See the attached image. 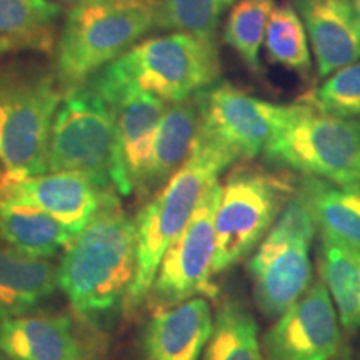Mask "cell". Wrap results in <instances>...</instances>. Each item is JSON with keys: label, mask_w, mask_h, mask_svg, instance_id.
Returning a JSON list of instances; mask_svg holds the SVG:
<instances>
[{"label": "cell", "mask_w": 360, "mask_h": 360, "mask_svg": "<svg viewBox=\"0 0 360 360\" xmlns=\"http://www.w3.org/2000/svg\"><path fill=\"white\" fill-rule=\"evenodd\" d=\"M137 270V220L107 202L64 249L58 285L80 321L102 330L125 310Z\"/></svg>", "instance_id": "1"}, {"label": "cell", "mask_w": 360, "mask_h": 360, "mask_svg": "<svg viewBox=\"0 0 360 360\" xmlns=\"http://www.w3.org/2000/svg\"><path fill=\"white\" fill-rule=\"evenodd\" d=\"M237 162L231 152L199 132L195 148L164 188L143 207L137 220V270L125 312L146 302L165 252L187 227L207 187Z\"/></svg>", "instance_id": "2"}, {"label": "cell", "mask_w": 360, "mask_h": 360, "mask_svg": "<svg viewBox=\"0 0 360 360\" xmlns=\"http://www.w3.org/2000/svg\"><path fill=\"white\" fill-rule=\"evenodd\" d=\"M155 27V0H96L69 8L53 70L62 87L84 84Z\"/></svg>", "instance_id": "3"}, {"label": "cell", "mask_w": 360, "mask_h": 360, "mask_svg": "<svg viewBox=\"0 0 360 360\" xmlns=\"http://www.w3.org/2000/svg\"><path fill=\"white\" fill-rule=\"evenodd\" d=\"M64 87L56 70L15 64L0 70V164L24 175L49 172L52 122Z\"/></svg>", "instance_id": "4"}, {"label": "cell", "mask_w": 360, "mask_h": 360, "mask_svg": "<svg viewBox=\"0 0 360 360\" xmlns=\"http://www.w3.org/2000/svg\"><path fill=\"white\" fill-rule=\"evenodd\" d=\"M264 157L305 177L360 186V119L328 115L310 103H294Z\"/></svg>", "instance_id": "5"}, {"label": "cell", "mask_w": 360, "mask_h": 360, "mask_svg": "<svg viewBox=\"0 0 360 360\" xmlns=\"http://www.w3.org/2000/svg\"><path fill=\"white\" fill-rule=\"evenodd\" d=\"M119 134L114 107L89 80L64 90L52 122L49 172H77L114 191Z\"/></svg>", "instance_id": "6"}, {"label": "cell", "mask_w": 360, "mask_h": 360, "mask_svg": "<svg viewBox=\"0 0 360 360\" xmlns=\"http://www.w3.org/2000/svg\"><path fill=\"white\" fill-rule=\"evenodd\" d=\"M103 69L122 82L172 103L217 82L220 57L215 40L174 32L134 45Z\"/></svg>", "instance_id": "7"}, {"label": "cell", "mask_w": 360, "mask_h": 360, "mask_svg": "<svg viewBox=\"0 0 360 360\" xmlns=\"http://www.w3.org/2000/svg\"><path fill=\"white\" fill-rule=\"evenodd\" d=\"M294 191L289 179L260 169H237L229 175L215 214L214 274L233 267L264 240Z\"/></svg>", "instance_id": "8"}, {"label": "cell", "mask_w": 360, "mask_h": 360, "mask_svg": "<svg viewBox=\"0 0 360 360\" xmlns=\"http://www.w3.org/2000/svg\"><path fill=\"white\" fill-rule=\"evenodd\" d=\"M222 193L219 180H214L202 195L187 227L165 252L150 290L146 297L148 310L172 309L193 297L217 295L210 282L215 255V214Z\"/></svg>", "instance_id": "9"}, {"label": "cell", "mask_w": 360, "mask_h": 360, "mask_svg": "<svg viewBox=\"0 0 360 360\" xmlns=\"http://www.w3.org/2000/svg\"><path fill=\"white\" fill-rule=\"evenodd\" d=\"M87 80L110 102L115 112L119 134L115 192L122 197L135 192L141 197L167 102L122 82L103 67Z\"/></svg>", "instance_id": "10"}, {"label": "cell", "mask_w": 360, "mask_h": 360, "mask_svg": "<svg viewBox=\"0 0 360 360\" xmlns=\"http://www.w3.org/2000/svg\"><path fill=\"white\" fill-rule=\"evenodd\" d=\"M199 101L200 134L231 152L237 160H250L264 154L292 109V105L252 97L227 82H215L200 90Z\"/></svg>", "instance_id": "11"}, {"label": "cell", "mask_w": 360, "mask_h": 360, "mask_svg": "<svg viewBox=\"0 0 360 360\" xmlns=\"http://www.w3.org/2000/svg\"><path fill=\"white\" fill-rule=\"evenodd\" d=\"M339 315L326 283L315 282L262 337L265 360H330L342 345Z\"/></svg>", "instance_id": "12"}, {"label": "cell", "mask_w": 360, "mask_h": 360, "mask_svg": "<svg viewBox=\"0 0 360 360\" xmlns=\"http://www.w3.org/2000/svg\"><path fill=\"white\" fill-rule=\"evenodd\" d=\"M114 197L119 193L98 187L77 172L24 175L6 169L0 179V200L39 207L67 225L75 236Z\"/></svg>", "instance_id": "13"}, {"label": "cell", "mask_w": 360, "mask_h": 360, "mask_svg": "<svg viewBox=\"0 0 360 360\" xmlns=\"http://www.w3.org/2000/svg\"><path fill=\"white\" fill-rule=\"evenodd\" d=\"M7 360H96L98 345L65 314H24L0 321Z\"/></svg>", "instance_id": "14"}, {"label": "cell", "mask_w": 360, "mask_h": 360, "mask_svg": "<svg viewBox=\"0 0 360 360\" xmlns=\"http://www.w3.org/2000/svg\"><path fill=\"white\" fill-rule=\"evenodd\" d=\"M257 309L267 317H278L309 290L312 262L309 245L264 238L249 260Z\"/></svg>", "instance_id": "15"}, {"label": "cell", "mask_w": 360, "mask_h": 360, "mask_svg": "<svg viewBox=\"0 0 360 360\" xmlns=\"http://www.w3.org/2000/svg\"><path fill=\"white\" fill-rule=\"evenodd\" d=\"M212 330V309L200 295L152 312L139 340L141 360H200Z\"/></svg>", "instance_id": "16"}, {"label": "cell", "mask_w": 360, "mask_h": 360, "mask_svg": "<svg viewBox=\"0 0 360 360\" xmlns=\"http://www.w3.org/2000/svg\"><path fill=\"white\" fill-rule=\"evenodd\" d=\"M307 29L319 75L360 60V19L349 0H292Z\"/></svg>", "instance_id": "17"}, {"label": "cell", "mask_w": 360, "mask_h": 360, "mask_svg": "<svg viewBox=\"0 0 360 360\" xmlns=\"http://www.w3.org/2000/svg\"><path fill=\"white\" fill-rule=\"evenodd\" d=\"M58 267L0 240V321L30 314L58 289Z\"/></svg>", "instance_id": "18"}, {"label": "cell", "mask_w": 360, "mask_h": 360, "mask_svg": "<svg viewBox=\"0 0 360 360\" xmlns=\"http://www.w3.org/2000/svg\"><path fill=\"white\" fill-rule=\"evenodd\" d=\"M200 122L199 94L172 102L165 109L157 134L150 170L141 197H147L155 188L165 186L170 177L186 164L199 139Z\"/></svg>", "instance_id": "19"}, {"label": "cell", "mask_w": 360, "mask_h": 360, "mask_svg": "<svg viewBox=\"0 0 360 360\" xmlns=\"http://www.w3.org/2000/svg\"><path fill=\"white\" fill-rule=\"evenodd\" d=\"M75 233L45 210L17 200H0V240L35 257L65 249Z\"/></svg>", "instance_id": "20"}, {"label": "cell", "mask_w": 360, "mask_h": 360, "mask_svg": "<svg viewBox=\"0 0 360 360\" xmlns=\"http://www.w3.org/2000/svg\"><path fill=\"white\" fill-rule=\"evenodd\" d=\"M302 186L312 202L321 237L360 252V186H337L305 175Z\"/></svg>", "instance_id": "21"}, {"label": "cell", "mask_w": 360, "mask_h": 360, "mask_svg": "<svg viewBox=\"0 0 360 360\" xmlns=\"http://www.w3.org/2000/svg\"><path fill=\"white\" fill-rule=\"evenodd\" d=\"M319 270L340 326L349 332L360 330V252L321 237Z\"/></svg>", "instance_id": "22"}, {"label": "cell", "mask_w": 360, "mask_h": 360, "mask_svg": "<svg viewBox=\"0 0 360 360\" xmlns=\"http://www.w3.org/2000/svg\"><path fill=\"white\" fill-rule=\"evenodd\" d=\"M202 360H265L254 315L238 300L220 305Z\"/></svg>", "instance_id": "23"}, {"label": "cell", "mask_w": 360, "mask_h": 360, "mask_svg": "<svg viewBox=\"0 0 360 360\" xmlns=\"http://www.w3.org/2000/svg\"><path fill=\"white\" fill-rule=\"evenodd\" d=\"M62 6L52 0H0V35L15 39L24 51L52 52Z\"/></svg>", "instance_id": "24"}, {"label": "cell", "mask_w": 360, "mask_h": 360, "mask_svg": "<svg viewBox=\"0 0 360 360\" xmlns=\"http://www.w3.org/2000/svg\"><path fill=\"white\" fill-rule=\"evenodd\" d=\"M309 42L307 29L294 4L282 2L274 7L264 42L270 60L299 74H309L312 67Z\"/></svg>", "instance_id": "25"}, {"label": "cell", "mask_w": 360, "mask_h": 360, "mask_svg": "<svg viewBox=\"0 0 360 360\" xmlns=\"http://www.w3.org/2000/svg\"><path fill=\"white\" fill-rule=\"evenodd\" d=\"M276 0H237L229 13L224 40L252 72H260V49Z\"/></svg>", "instance_id": "26"}, {"label": "cell", "mask_w": 360, "mask_h": 360, "mask_svg": "<svg viewBox=\"0 0 360 360\" xmlns=\"http://www.w3.org/2000/svg\"><path fill=\"white\" fill-rule=\"evenodd\" d=\"M237 0H155V27L215 40L220 19Z\"/></svg>", "instance_id": "27"}, {"label": "cell", "mask_w": 360, "mask_h": 360, "mask_svg": "<svg viewBox=\"0 0 360 360\" xmlns=\"http://www.w3.org/2000/svg\"><path fill=\"white\" fill-rule=\"evenodd\" d=\"M309 103L328 115L345 119L360 117V60L328 75L309 97Z\"/></svg>", "instance_id": "28"}, {"label": "cell", "mask_w": 360, "mask_h": 360, "mask_svg": "<svg viewBox=\"0 0 360 360\" xmlns=\"http://www.w3.org/2000/svg\"><path fill=\"white\" fill-rule=\"evenodd\" d=\"M317 231L312 202L300 182V186L295 187L294 193L285 200L265 238L274 242H297L310 247Z\"/></svg>", "instance_id": "29"}, {"label": "cell", "mask_w": 360, "mask_h": 360, "mask_svg": "<svg viewBox=\"0 0 360 360\" xmlns=\"http://www.w3.org/2000/svg\"><path fill=\"white\" fill-rule=\"evenodd\" d=\"M13 51H24V47L15 39L7 37V35H0V56Z\"/></svg>", "instance_id": "30"}, {"label": "cell", "mask_w": 360, "mask_h": 360, "mask_svg": "<svg viewBox=\"0 0 360 360\" xmlns=\"http://www.w3.org/2000/svg\"><path fill=\"white\" fill-rule=\"evenodd\" d=\"M52 2L58 4V6H65V7H69V8H74V7L84 6V4L96 2V0H52Z\"/></svg>", "instance_id": "31"}, {"label": "cell", "mask_w": 360, "mask_h": 360, "mask_svg": "<svg viewBox=\"0 0 360 360\" xmlns=\"http://www.w3.org/2000/svg\"><path fill=\"white\" fill-rule=\"evenodd\" d=\"M330 360H357V359L354 357V354L350 352V349L342 347V349L339 350V352H337Z\"/></svg>", "instance_id": "32"}, {"label": "cell", "mask_w": 360, "mask_h": 360, "mask_svg": "<svg viewBox=\"0 0 360 360\" xmlns=\"http://www.w3.org/2000/svg\"><path fill=\"white\" fill-rule=\"evenodd\" d=\"M349 2H350V6L354 7L355 13H357V17L360 19V0H349Z\"/></svg>", "instance_id": "33"}, {"label": "cell", "mask_w": 360, "mask_h": 360, "mask_svg": "<svg viewBox=\"0 0 360 360\" xmlns=\"http://www.w3.org/2000/svg\"><path fill=\"white\" fill-rule=\"evenodd\" d=\"M4 170H6V169H4V165L0 164V179H2V175H4Z\"/></svg>", "instance_id": "34"}, {"label": "cell", "mask_w": 360, "mask_h": 360, "mask_svg": "<svg viewBox=\"0 0 360 360\" xmlns=\"http://www.w3.org/2000/svg\"><path fill=\"white\" fill-rule=\"evenodd\" d=\"M0 360H6V359H4V355H2V354H0Z\"/></svg>", "instance_id": "35"}]
</instances>
